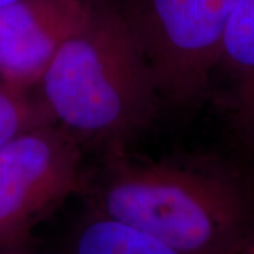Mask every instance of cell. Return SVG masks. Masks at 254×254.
Instances as JSON below:
<instances>
[{
	"label": "cell",
	"instance_id": "10",
	"mask_svg": "<svg viewBox=\"0 0 254 254\" xmlns=\"http://www.w3.org/2000/svg\"><path fill=\"white\" fill-rule=\"evenodd\" d=\"M242 254H254V235L250 237V240L247 242V245L245 246Z\"/></svg>",
	"mask_w": 254,
	"mask_h": 254
},
{
	"label": "cell",
	"instance_id": "1",
	"mask_svg": "<svg viewBox=\"0 0 254 254\" xmlns=\"http://www.w3.org/2000/svg\"><path fill=\"white\" fill-rule=\"evenodd\" d=\"M109 164L98 213L177 253L242 254L254 235L253 196L232 164L208 155Z\"/></svg>",
	"mask_w": 254,
	"mask_h": 254
},
{
	"label": "cell",
	"instance_id": "11",
	"mask_svg": "<svg viewBox=\"0 0 254 254\" xmlns=\"http://www.w3.org/2000/svg\"><path fill=\"white\" fill-rule=\"evenodd\" d=\"M11 1H14V0H0V6H4L7 3H11Z\"/></svg>",
	"mask_w": 254,
	"mask_h": 254
},
{
	"label": "cell",
	"instance_id": "4",
	"mask_svg": "<svg viewBox=\"0 0 254 254\" xmlns=\"http://www.w3.org/2000/svg\"><path fill=\"white\" fill-rule=\"evenodd\" d=\"M81 148L63 126L0 147V247H23L40 220L81 187Z\"/></svg>",
	"mask_w": 254,
	"mask_h": 254
},
{
	"label": "cell",
	"instance_id": "3",
	"mask_svg": "<svg viewBox=\"0 0 254 254\" xmlns=\"http://www.w3.org/2000/svg\"><path fill=\"white\" fill-rule=\"evenodd\" d=\"M145 55L158 93L190 103L216 71L240 0H113Z\"/></svg>",
	"mask_w": 254,
	"mask_h": 254
},
{
	"label": "cell",
	"instance_id": "8",
	"mask_svg": "<svg viewBox=\"0 0 254 254\" xmlns=\"http://www.w3.org/2000/svg\"><path fill=\"white\" fill-rule=\"evenodd\" d=\"M55 123L41 96L0 79V147L27 131Z\"/></svg>",
	"mask_w": 254,
	"mask_h": 254
},
{
	"label": "cell",
	"instance_id": "2",
	"mask_svg": "<svg viewBox=\"0 0 254 254\" xmlns=\"http://www.w3.org/2000/svg\"><path fill=\"white\" fill-rule=\"evenodd\" d=\"M40 96L76 140L113 143L153 120L157 86L141 47L113 0H91L83 24L57 51Z\"/></svg>",
	"mask_w": 254,
	"mask_h": 254
},
{
	"label": "cell",
	"instance_id": "6",
	"mask_svg": "<svg viewBox=\"0 0 254 254\" xmlns=\"http://www.w3.org/2000/svg\"><path fill=\"white\" fill-rule=\"evenodd\" d=\"M229 82V110L239 140L254 148V0H240L223 34L216 69Z\"/></svg>",
	"mask_w": 254,
	"mask_h": 254
},
{
	"label": "cell",
	"instance_id": "7",
	"mask_svg": "<svg viewBox=\"0 0 254 254\" xmlns=\"http://www.w3.org/2000/svg\"><path fill=\"white\" fill-rule=\"evenodd\" d=\"M76 254H180L160 240L100 213L82 227Z\"/></svg>",
	"mask_w": 254,
	"mask_h": 254
},
{
	"label": "cell",
	"instance_id": "5",
	"mask_svg": "<svg viewBox=\"0 0 254 254\" xmlns=\"http://www.w3.org/2000/svg\"><path fill=\"white\" fill-rule=\"evenodd\" d=\"M89 9L91 0H14L0 6V79L27 91L38 86Z\"/></svg>",
	"mask_w": 254,
	"mask_h": 254
},
{
	"label": "cell",
	"instance_id": "9",
	"mask_svg": "<svg viewBox=\"0 0 254 254\" xmlns=\"http://www.w3.org/2000/svg\"><path fill=\"white\" fill-rule=\"evenodd\" d=\"M0 254H27L23 247H0Z\"/></svg>",
	"mask_w": 254,
	"mask_h": 254
}]
</instances>
